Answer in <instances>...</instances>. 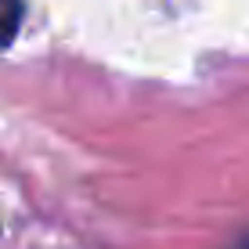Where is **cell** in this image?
<instances>
[{
	"label": "cell",
	"mask_w": 249,
	"mask_h": 249,
	"mask_svg": "<svg viewBox=\"0 0 249 249\" xmlns=\"http://www.w3.org/2000/svg\"><path fill=\"white\" fill-rule=\"evenodd\" d=\"M22 29V0H0V51L15 44Z\"/></svg>",
	"instance_id": "1"
}]
</instances>
